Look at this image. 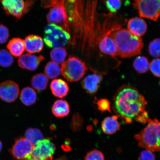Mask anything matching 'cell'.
I'll return each mask as SVG.
<instances>
[{
  "label": "cell",
  "instance_id": "cell-3",
  "mask_svg": "<svg viewBox=\"0 0 160 160\" xmlns=\"http://www.w3.org/2000/svg\"><path fill=\"white\" fill-rule=\"evenodd\" d=\"M144 129L134 137L140 147L152 152L160 151V122L149 119Z\"/></svg>",
  "mask_w": 160,
  "mask_h": 160
},
{
  "label": "cell",
  "instance_id": "cell-8",
  "mask_svg": "<svg viewBox=\"0 0 160 160\" xmlns=\"http://www.w3.org/2000/svg\"><path fill=\"white\" fill-rule=\"evenodd\" d=\"M34 145L23 137H19L15 140L14 144L9 152L16 159L25 160L32 158Z\"/></svg>",
  "mask_w": 160,
  "mask_h": 160
},
{
  "label": "cell",
  "instance_id": "cell-13",
  "mask_svg": "<svg viewBox=\"0 0 160 160\" xmlns=\"http://www.w3.org/2000/svg\"><path fill=\"white\" fill-rule=\"evenodd\" d=\"M102 79L103 76L100 74L95 73L88 75L82 81V87L87 93L94 94L98 89Z\"/></svg>",
  "mask_w": 160,
  "mask_h": 160
},
{
  "label": "cell",
  "instance_id": "cell-24",
  "mask_svg": "<svg viewBox=\"0 0 160 160\" xmlns=\"http://www.w3.org/2000/svg\"><path fill=\"white\" fill-rule=\"evenodd\" d=\"M25 138L33 145L43 139V135L40 130L35 128H29L26 131Z\"/></svg>",
  "mask_w": 160,
  "mask_h": 160
},
{
  "label": "cell",
  "instance_id": "cell-6",
  "mask_svg": "<svg viewBox=\"0 0 160 160\" xmlns=\"http://www.w3.org/2000/svg\"><path fill=\"white\" fill-rule=\"evenodd\" d=\"M133 7L140 17L157 21L160 15V0H134Z\"/></svg>",
  "mask_w": 160,
  "mask_h": 160
},
{
  "label": "cell",
  "instance_id": "cell-35",
  "mask_svg": "<svg viewBox=\"0 0 160 160\" xmlns=\"http://www.w3.org/2000/svg\"><path fill=\"white\" fill-rule=\"evenodd\" d=\"M62 149L64 150L65 151H69V150H71V148H70L68 146L64 145L62 146Z\"/></svg>",
  "mask_w": 160,
  "mask_h": 160
},
{
  "label": "cell",
  "instance_id": "cell-37",
  "mask_svg": "<svg viewBox=\"0 0 160 160\" xmlns=\"http://www.w3.org/2000/svg\"><path fill=\"white\" fill-rule=\"evenodd\" d=\"M2 148V142L0 141V152L1 151Z\"/></svg>",
  "mask_w": 160,
  "mask_h": 160
},
{
  "label": "cell",
  "instance_id": "cell-17",
  "mask_svg": "<svg viewBox=\"0 0 160 160\" xmlns=\"http://www.w3.org/2000/svg\"><path fill=\"white\" fill-rule=\"evenodd\" d=\"M50 88L52 92L55 97L63 98L67 96L69 91L68 85L62 79H56L51 82Z\"/></svg>",
  "mask_w": 160,
  "mask_h": 160
},
{
  "label": "cell",
  "instance_id": "cell-18",
  "mask_svg": "<svg viewBox=\"0 0 160 160\" xmlns=\"http://www.w3.org/2000/svg\"><path fill=\"white\" fill-rule=\"evenodd\" d=\"M7 48L14 57L21 56L25 50L24 40L19 38H13L8 43Z\"/></svg>",
  "mask_w": 160,
  "mask_h": 160
},
{
  "label": "cell",
  "instance_id": "cell-23",
  "mask_svg": "<svg viewBox=\"0 0 160 160\" xmlns=\"http://www.w3.org/2000/svg\"><path fill=\"white\" fill-rule=\"evenodd\" d=\"M133 67L138 73H144L150 69V63L146 57L139 56L133 61Z\"/></svg>",
  "mask_w": 160,
  "mask_h": 160
},
{
  "label": "cell",
  "instance_id": "cell-25",
  "mask_svg": "<svg viewBox=\"0 0 160 160\" xmlns=\"http://www.w3.org/2000/svg\"><path fill=\"white\" fill-rule=\"evenodd\" d=\"M61 73V69L59 66L53 62H49L45 66V75L50 79L56 78Z\"/></svg>",
  "mask_w": 160,
  "mask_h": 160
},
{
  "label": "cell",
  "instance_id": "cell-20",
  "mask_svg": "<svg viewBox=\"0 0 160 160\" xmlns=\"http://www.w3.org/2000/svg\"><path fill=\"white\" fill-rule=\"evenodd\" d=\"M37 98V94L34 90L27 87L22 90L20 95V99L24 105L31 106L35 103Z\"/></svg>",
  "mask_w": 160,
  "mask_h": 160
},
{
  "label": "cell",
  "instance_id": "cell-10",
  "mask_svg": "<svg viewBox=\"0 0 160 160\" xmlns=\"http://www.w3.org/2000/svg\"><path fill=\"white\" fill-rule=\"evenodd\" d=\"M119 27H121V25L118 24L109 28L102 35L98 43L101 52L111 56L113 58L118 56L117 48L114 40L110 35V33Z\"/></svg>",
  "mask_w": 160,
  "mask_h": 160
},
{
  "label": "cell",
  "instance_id": "cell-21",
  "mask_svg": "<svg viewBox=\"0 0 160 160\" xmlns=\"http://www.w3.org/2000/svg\"><path fill=\"white\" fill-rule=\"evenodd\" d=\"M48 82L47 76L43 73H39L33 76L31 83L34 88L41 91L47 88Z\"/></svg>",
  "mask_w": 160,
  "mask_h": 160
},
{
  "label": "cell",
  "instance_id": "cell-5",
  "mask_svg": "<svg viewBox=\"0 0 160 160\" xmlns=\"http://www.w3.org/2000/svg\"><path fill=\"white\" fill-rule=\"evenodd\" d=\"M88 68L85 63L77 57L71 56L62 64L61 73L69 82L79 81L87 72Z\"/></svg>",
  "mask_w": 160,
  "mask_h": 160
},
{
  "label": "cell",
  "instance_id": "cell-1",
  "mask_svg": "<svg viewBox=\"0 0 160 160\" xmlns=\"http://www.w3.org/2000/svg\"><path fill=\"white\" fill-rule=\"evenodd\" d=\"M147 102L144 97L132 86L119 88L113 98L114 108L118 117L126 123L135 121L145 123L149 119L146 111Z\"/></svg>",
  "mask_w": 160,
  "mask_h": 160
},
{
  "label": "cell",
  "instance_id": "cell-27",
  "mask_svg": "<svg viewBox=\"0 0 160 160\" xmlns=\"http://www.w3.org/2000/svg\"><path fill=\"white\" fill-rule=\"evenodd\" d=\"M148 51L150 55L153 57H160V39H153L149 44Z\"/></svg>",
  "mask_w": 160,
  "mask_h": 160
},
{
  "label": "cell",
  "instance_id": "cell-30",
  "mask_svg": "<svg viewBox=\"0 0 160 160\" xmlns=\"http://www.w3.org/2000/svg\"><path fill=\"white\" fill-rule=\"evenodd\" d=\"M95 103L98 106V109L102 112H104L106 111L111 112V104L108 99H101L98 100Z\"/></svg>",
  "mask_w": 160,
  "mask_h": 160
},
{
  "label": "cell",
  "instance_id": "cell-11",
  "mask_svg": "<svg viewBox=\"0 0 160 160\" xmlns=\"http://www.w3.org/2000/svg\"><path fill=\"white\" fill-rule=\"evenodd\" d=\"M19 93L18 84L12 81H7L0 84V99L8 103H12L17 99Z\"/></svg>",
  "mask_w": 160,
  "mask_h": 160
},
{
  "label": "cell",
  "instance_id": "cell-22",
  "mask_svg": "<svg viewBox=\"0 0 160 160\" xmlns=\"http://www.w3.org/2000/svg\"><path fill=\"white\" fill-rule=\"evenodd\" d=\"M67 54V51L63 47L54 48L50 53L52 61L58 65L62 64L65 61Z\"/></svg>",
  "mask_w": 160,
  "mask_h": 160
},
{
  "label": "cell",
  "instance_id": "cell-36",
  "mask_svg": "<svg viewBox=\"0 0 160 160\" xmlns=\"http://www.w3.org/2000/svg\"><path fill=\"white\" fill-rule=\"evenodd\" d=\"M54 160H68L67 158L65 156H63L62 157L56 159Z\"/></svg>",
  "mask_w": 160,
  "mask_h": 160
},
{
  "label": "cell",
  "instance_id": "cell-32",
  "mask_svg": "<svg viewBox=\"0 0 160 160\" xmlns=\"http://www.w3.org/2000/svg\"><path fill=\"white\" fill-rule=\"evenodd\" d=\"M150 69L155 77H160V59H153L150 63Z\"/></svg>",
  "mask_w": 160,
  "mask_h": 160
},
{
  "label": "cell",
  "instance_id": "cell-9",
  "mask_svg": "<svg viewBox=\"0 0 160 160\" xmlns=\"http://www.w3.org/2000/svg\"><path fill=\"white\" fill-rule=\"evenodd\" d=\"M56 148L51 140H40L34 145L32 158L37 160H52Z\"/></svg>",
  "mask_w": 160,
  "mask_h": 160
},
{
  "label": "cell",
  "instance_id": "cell-38",
  "mask_svg": "<svg viewBox=\"0 0 160 160\" xmlns=\"http://www.w3.org/2000/svg\"><path fill=\"white\" fill-rule=\"evenodd\" d=\"M25 160H36V159H34L32 158H30V159H26Z\"/></svg>",
  "mask_w": 160,
  "mask_h": 160
},
{
  "label": "cell",
  "instance_id": "cell-28",
  "mask_svg": "<svg viewBox=\"0 0 160 160\" xmlns=\"http://www.w3.org/2000/svg\"><path fill=\"white\" fill-rule=\"evenodd\" d=\"M83 120L78 113H76L72 117L70 127L74 131H80L83 127Z\"/></svg>",
  "mask_w": 160,
  "mask_h": 160
},
{
  "label": "cell",
  "instance_id": "cell-29",
  "mask_svg": "<svg viewBox=\"0 0 160 160\" xmlns=\"http://www.w3.org/2000/svg\"><path fill=\"white\" fill-rule=\"evenodd\" d=\"M104 2L106 7L111 14L117 13L122 6L121 0H105Z\"/></svg>",
  "mask_w": 160,
  "mask_h": 160
},
{
  "label": "cell",
  "instance_id": "cell-7",
  "mask_svg": "<svg viewBox=\"0 0 160 160\" xmlns=\"http://www.w3.org/2000/svg\"><path fill=\"white\" fill-rule=\"evenodd\" d=\"M33 3V0H0L6 13L18 19L27 13Z\"/></svg>",
  "mask_w": 160,
  "mask_h": 160
},
{
  "label": "cell",
  "instance_id": "cell-14",
  "mask_svg": "<svg viewBox=\"0 0 160 160\" xmlns=\"http://www.w3.org/2000/svg\"><path fill=\"white\" fill-rule=\"evenodd\" d=\"M147 23L141 18L136 17L130 19L127 23L128 29L138 37H141L145 34L147 30Z\"/></svg>",
  "mask_w": 160,
  "mask_h": 160
},
{
  "label": "cell",
  "instance_id": "cell-26",
  "mask_svg": "<svg viewBox=\"0 0 160 160\" xmlns=\"http://www.w3.org/2000/svg\"><path fill=\"white\" fill-rule=\"evenodd\" d=\"M13 58L11 53L7 50H0V66L8 68L13 64Z\"/></svg>",
  "mask_w": 160,
  "mask_h": 160
},
{
  "label": "cell",
  "instance_id": "cell-15",
  "mask_svg": "<svg viewBox=\"0 0 160 160\" xmlns=\"http://www.w3.org/2000/svg\"><path fill=\"white\" fill-rule=\"evenodd\" d=\"M24 43L26 51L29 53H39L43 48L42 39L37 35L28 36L25 38Z\"/></svg>",
  "mask_w": 160,
  "mask_h": 160
},
{
  "label": "cell",
  "instance_id": "cell-2",
  "mask_svg": "<svg viewBox=\"0 0 160 160\" xmlns=\"http://www.w3.org/2000/svg\"><path fill=\"white\" fill-rule=\"evenodd\" d=\"M117 45L118 56L122 58H130L139 55L143 47L141 37L132 34L128 30L117 28L110 33Z\"/></svg>",
  "mask_w": 160,
  "mask_h": 160
},
{
  "label": "cell",
  "instance_id": "cell-16",
  "mask_svg": "<svg viewBox=\"0 0 160 160\" xmlns=\"http://www.w3.org/2000/svg\"><path fill=\"white\" fill-rule=\"evenodd\" d=\"M118 117L113 115L106 118L101 123V128L104 133L108 135L115 133L120 128V125L118 122Z\"/></svg>",
  "mask_w": 160,
  "mask_h": 160
},
{
  "label": "cell",
  "instance_id": "cell-34",
  "mask_svg": "<svg viewBox=\"0 0 160 160\" xmlns=\"http://www.w3.org/2000/svg\"><path fill=\"white\" fill-rule=\"evenodd\" d=\"M138 160H156L155 156L153 152L145 149L140 153Z\"/></svg>",
  "mask_w": 160,
  "mask_h": 160
},
{
  "label": "cell",
  "instance_id": "cell-19",
  "mask_svg": "<svg viewBox=\"0 0 160 160\" xmlns=\"http://www.w3.org/2000/svg\"><path fill=\"white\" fill-rule=\"evenodd\" d=\"M52 112L54 116L56 117L63 118L67 117L70 112L69 103L65 100H57L52 107Z\"/></svg>",
  "mask_w": 160,
  "mask_h": 160
},
{
  "label": "cell",
  "instance_id": "cell-4",
  "mask_svg": "<svg viewBox=\"0 0 160 160\" xmlns=\"http://www.w3.org/2000/svg\"><path fill=\"white\" fill-rule=\"evenodd\" d=\"M70 34L55 24H49L45 28L44 41L50 48L63 47L71 44Z\"/></svg>",
  "mask_w": 160,
  "mask_h": 160
},
{
  "label": "cell",
  "instance_id": "cell-31",
  "mask_svg": "<svg viewBox=\"0 0 160 160\" xmlns=\"http://www.w3.org/2000/svg\"><path fill=\"white\" fill-rule=\"evenodd\" d=\"M85 160H105V158L101 152L94 149L88 153Z\"/></svg>",
  "mask_w": 160,
  "mask_h": 160
},
{
  "label": "cell",
  "instance_id": "cell-12",
  "mask_svg": "<svg viewBox=\"0 0 160 160\" xmlns=\"http://www.w3.org/2000/svg\"><path fill=\"white\" fill-rule=\"evenodd\" d=\"M44 59L42 55L37 56L31 53H26L20 56L18 63L22 68L33 71L37 69L40 63Z\"/></svg>",
  "mask_w": 160,
  "mask_h": 160
},
{
  "label": "cell",
  "instance_id": "cell-33",
  "mask_svg": "<svg viewBox=\"0 0 160 160\" xmlns=\"http://www.w3.org/2000/svg\"><path fill=\"white\" fill-rule=\"evenodd\" d=\"M8 29L2 24H0V44L7 42L9 37Z\"/></svg>",
  "mask_w": 160,
  "mask_h": 160
}]
</instances>
